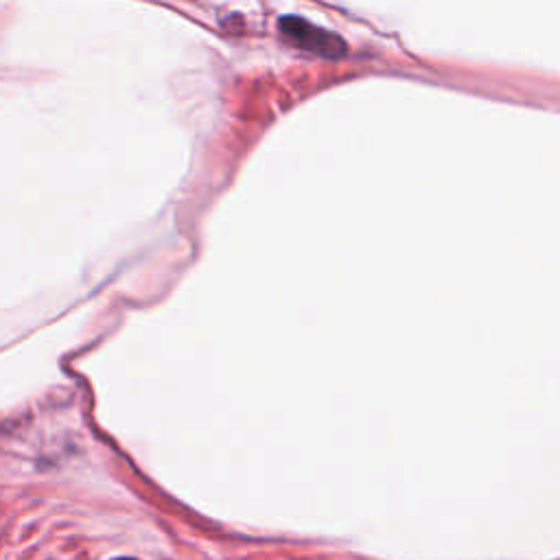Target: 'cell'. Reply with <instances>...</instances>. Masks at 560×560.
Here are the masks:
<instances>
[{
	"label": "cell",
	"mask_w": 560,
	"mask_h": 560,
	"mask_svg": "<svg viewBox=\"0 0 560 560\" xmlns=\"http://www.w3.org/2000/svg\"><path fill=\"white\" fill-rule=\"evenodd\" d=\"M114 560H136V558H114Z\"/></svg>",
	"instance_id": "7a4b0ae2"
},
{
	"label": "cell",
	"mask_w": 560,
	"mask_h": 560,
	"mask_svg": "<svg viewBox=\"0 0 560 560\" xmlns=\"http://www.w3.org/2000/svg\"><path fill=\"white\" fill-rule=\"evenodd\" d=\"M278 27L291 42L300 46V49H307L311 53H318L324 57H340L346 53V46L337 35L324 31L320 27H313L311 22L302 18L287 16L278 22Z\"/></svg>",
	"instance_id": "6da1fadb"
}]
</instances>
